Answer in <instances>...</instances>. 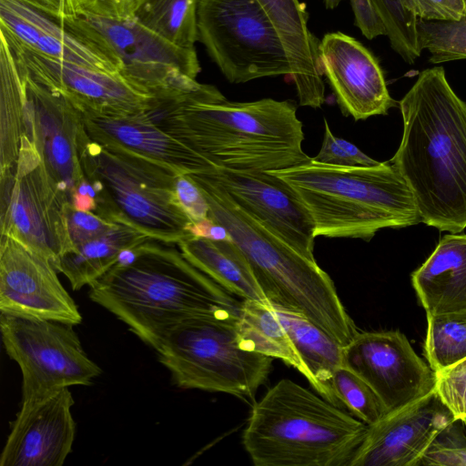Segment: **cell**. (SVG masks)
Wrapping results in <instances>:
<instances>
[{"mask_svg":"<svg viewBox=\"0 0 466 466\" xmlns=\"http://www.w3.org/2000/svg\"><path fill=\"white\" fill-rule=\"evenodd\" d=\"M238 317H195L167 335L157 352L177 387L223 392L255 402L258 390L268 380L273 358L242 348Z\"/></svg>","mask_w":466,"mask_h":466,"instance_id":"8","label":"cell"},{"mask_svg":"<svg viewBox=\"0 0 466 466\" xmlns=\"http://www.w3.org/2000/svg\"><path fill=\"white\" fill-rule=\"evenodd\" d=\"M274 25L289 57L299 105L320 107L325 101L320 40L309 28L299 0H256Z\"/></svg>","mask_w":466,"mask_h":466,"instance_id":"23","label":"cell"},{"mask_svg":"<svg viewBox=\"0 0 466 466\" xmlns=\"http://www.w3.org/2000/svg\"><path fill=\"white\" fill-rule=\"evenodd\" d=\"M186 258L228 292L268 302L251 267L233 239L186 238L177 243Z\"/></svg>","mask_w":466,"mask_h":466,"instance_id":"26","label":"cell"},{"mask_svg":"<svg viewBox=\"0 0 466 466\" xmlns=\"http://www.w3.org/2000/svg\"><path fill=\"white\" fill-rule=\"evenodd\" d=\"M411 282L427 315L465 310L466 234L444 235Z\"/></svg>","mask_w":466,"mask_h":466,"instance_id":"24","label":"cell"},{"mask_svg":"<svg viewBox=\"0 0 466 466\" xmlns=\"http://www.w3.org/2000/svg\"><path fill=\"white\" fill-rule=\"evenodd\" d=\"M342 366L363 379L389 413L436 389V374L399 330L359 332L343 347Z\"/></svg>","mask_w":466,"mask_h":466,"instance_id":"14","label":"cell"},{"mask_svg":"<svg viewBox=\"0 0 466 466\" xmlns=\"http://www.w3.org/2000/svg\"><path fill=\"white\" fill-rule=\"evenodd\" d=\"M80 165L96 192L95 213L167 243L189 238L192 223L175 194L178 175L146 158L92 140L85 127Z\"/></svg>","mask_w":466,"mask_h":466,"instance_id":"7","label":"cell"},{"mask_svg":"<svg viewBox=\"0 0 466 466\" xmlns=\"http://www.w3.org/2000/svg\"><path fill=\"white\" fill-rule=\"evenodd\" d=\"M25 90L16 56L0 35V173L17 159L25 131Z\"/></svg>","mask_w":466,"mask_h":466,"instance_id":"28","label":"cell"},{"mask_svg":"<svg viewBox=\"0 0 466 466\" xmlns=\"http://www.w3.org/2000/svg\"><path fill=\"white\" fill-rule=\"evenodd\" d=\"M177 199L192 222L208 218L209 206L199 187L187 174H178L175 181Z\"/></svg>","mask_w":466,"mask_h":466,"instance_id":"40","label":"cell"},{"mask_svg":"<svg viewBox=\"0 0 466 466\" xmlns=\"http://www.w3.org/2000/svg\"><path fill=\"white\" fill-rule=\"evenodd\" d=\"M137 0H74L76 13L124 19L133 16Z\"/></svg>","mask_w":466,"mask_h":466,"instance_id":"41","label":"cell"},{"mask_svg":"<svg viewBox=\"0 0 466 466\" xmlns=\"http://www.w3.org/2000/svg\"><path fill=\"white\" fill-rule=\"evenodd\" d=\"M420 48L430 53L432 64L466 59V15L456 21L419 19Z\"/></svg>","mask_w":466,"mask_h":466,"instance_id":"33","label":"cell"},{"mask_svg":"<svg viewBox=\"0 0 466 466\" xmlns=\"http://www.w3.org/2000/svg\"><path fill=\"white\" fill-rule=\"evenodd\" d=\"M80 112L86 132L99 144L146 158L177 174L202 171L191 149L154 125L141 112L125 116Z\"/></svg>","mask_w":466,"mask_h":466,"instance_id":"22","label":"cell"},{"mask_svg":"<svg viewBox=\"0 0 466 466\" xmlns=\"http://www.w3.org/2000/svg\"><path fill=\"white\" fill-rule=\"evenodd\" d=\"M291 344L306 370V379L315 390L332 404L341 407L334 395L331 380L342 365L343 347L324 329L305 317L274 306Z\"/></svg>","mask_w":466,"mask_h":466,"instance_id":"25","label":"cell"},{"mask_svg":"<svg viewBox=\"0 0 466 466\" xmlns=\"http://www.w3.org/2000/svg\"><path fill=\"white\" fill-rule=\"evenodd\" d=\"M454 422L434 440L418 466H466V436L455 431Z\"/></svg>","mask_w":466,"mask_h":466,"instance_id":"36","label":"cell"},{"mask_svg":"<svg viewBox=\"0 0 466 466\" xmlns=\"http://www.w3.org/2000/svg\"><path fill=\"white\" fill-rule=\"evenodd\" d=\"M141 114L191 149L201 172L276 171L311 158L302 149V123L289 101L232 102L216 86L199 84L151 96Z\"/></svg>","mask_w":466,"mask_h":466,"instance_id":"1","label":"cell"},{"mask_svg":"<svg viewBox=\"0 0 466 466\" xmlns=\"http://www.w3.org/2000/svg\"><path fill=\"white\" fill-rule=\"evenodd\" d=\"M71 206L77 210L95 212L96 201L89 194L76 192L72 197Z\"/></svg>","mask_w":466,"mask_h":466,"instance_id":"45","label":"cell"},{"mask_svg":"<svg viewBox=\"0 0 466 466\" xmlns=\"http://www.w3.org/2000/svg\"><path fill=\"white\" fill-rule=\"evenodd\" d=\"M331 386L340 405L346 407L350 413L368 426L378 422L389 414L371 387L345 366L341 365L336 370Z\"/></svg>","mask_w":466,"mask_h":466,"instance_id":"32","label":"cell"},{"mask_svg":"<svg viewBox=\"0 0 466 466\" xmlns=\"http://www.w3.org/2000/svg\"><path fill=\"white\" fill-rule=\"evenodd\" d=\"M298 194L316 237L370 240L380 229L421 222L410 188L392 164L341 167L309 161L268 171Z\"/></svg>","mask_w":466,"mask_h":466,"instance_id":"6","label":"cell"},{"mask_svg":"<svg viewBox=\"0 0 466 466\" xmlns=\"http://www.w3.org/2000/svg\"><path fill=\"white\" fill-rule=\"evenodd\" d=\"M342 0H324V5L327 9L336 8Z\"/></svg>","mask_w":466,"mask_h":466,"instance_id":"46","label":"cell"},{"mask_svg":"<svg viewBox=\"0 0 466 466\" xmlns=\"http://www.w3.org/2000/svg\"><path fill=\"white\" fill-rule=\"evenodd\" d=\"M109 42L118 56L120 74L150 96L190 91L200 83L194 49L177 46L132 17L115 19L77 13Z\"/></svg>","mask_w":466,"mask_h":466,"instance_id":"12","label":"cell"},{"mask_svg":"<svg viewBox=\"0 0 466 466\" xmlns=\"http://www.w3.org/2000/svg\"><path fill=\"white\" fill-rule=\"evenodd\" d=\"M0 30L41 55L120 74L112 46L78 15H59L27 0H0Z\"/></svg>","mask_w":466,"mask_h":466,"instance_id":"13","label":"cell"},{"mask_svg":"<svg viewBox=\"0 0 466 466\" xmlns=\"http://www.w3.org/2000/svg\"><path fill=\"white\" fill-rule=\"evenodd\" d=\"M69 388L24 401L0 455L1 466H62L72 451L76 422Z\"/></svg>","mask_w":466,"mask_h":466,"instance_id":"20","label":"cell"},{"mask_svg":"<svg viewBox=\"0 0 466 466\" xmlns=\"http://www.w3.org/2000/svg\"><path fill=\"white\" fill-rule=\"evenodd\" d=\"M435 374V390L443 402L456 419L466 418V359Z\"/></svg>","mask_w":466,"mask_h":466,"instance_id":"37","label":"cell"},{"mask_svg":"<svg viewBox=\"0 0 466 466\" xmlns=\"http://www.w3.org/2000/svg\"><path fill=\"white\" fill-rule=\"evenodd\" d=\"M0 35L34 79L64 95L80 111L109 116L137 114L151 97L119 73L52 58L23 46L3 30Z\"/></svg>","mask_w":466,"mask_h":466,"instance_id":"17","label":"cell"},{"mask_svg":"<svg viewBox=\"0 0 466 466\" xmlns=\"http://www.w3.org/2000/svg\"><path fill=\"white\" fill-rule=\"evenodd\" d=\"M404 8L418 19L456 21L466 15V0H401Z\"/></svg>","mask_w":466,"mask_h":466,"instance_id":"39","label":"cell"},{"mask_svg":"<svg viewBox=\"0 0 466 466\" xmlns=\"http://www.w3.org/2000/svg\"><path fill=\"white\" fill-rule=\"evenodd\" d=\"M151 238L122 224H116L100 238L89 240L64 253L54 264L65 275L74 290L92 285L117 262L126 248Z\"/></svg>","mask_w":466,"mask_h":466,"instance_id":"27","label":"cell"},{"mask_svg":"<svg viewBox=\"0 0 466 466\" xmlns=\"http://www.w3.org/2000/svg\"><path fill=\"white\" fill-rule=\"evenodd\" d=\"M174 243L149 238L136 257L90 285V299L156 351L178 324L199 316L239 314L241 301L196 268Z\"/></svg>","mask_w":466,"mask_h":466,"instance_id":"3","label":"cell"},{"mask_svg":"<svg viewBox=\"0 0 466 466\" xmlns=\"http://www.w3.org/2000/svg\"><path fill=\"white\" fill-rule=\"evenodd\" d=\"M368 425L283 379L254 402L242 441L256 466H350Z\"/></svg>","mask_w":466,"mask_h":466,"instance_id":"5","label":"cell"},{"mask_svg":"<svg viewBox=\"0 0 466 466\" xmlns=\"http://www.w3.org/2000/svg\"><path fill=\"white\" fill-rule=\"evenodd\" d=\"M16 59L25 90L24 134L33 141L47 173L71 205L73 195L86 179L79 157L82 114L64 95L34 79Z\"/></svg>","mask_w":466,"mask_h":466,"instance_id":"15","label":"cell"},{"mask_svg":"<svg viewBox=\"0 0 466 466\" xmlns=\"http://www.w3.org/2000/svg\"><path fill=\"white\" fill-rule=\"evenodd\" d=\"M203 192L208 218L222 225L246 256L268 303L299 314L342 346L359 333L330 277L242 210L203 173L187 174Z\"/></svg>","mask_w":466,"mask_h":466,"instance_id":"4","label":"cell"},{"mask_svg":"<svg viewBox=\"0 0 466 466\" xmlns=\"http://www.w3.org/2000/svg\"><path fill=\"white\" fill-rule=\"evenodd\" d=\"M0 186L1 236L16 239L53 265L72 249L66 218L68 203L25 134L15 164L0 175Z\"/></svg>","mask_w":466,"mask_h":466,"instance_id":"11","label":"cell"},{"mask_svg":"<svg viewBox=\"0 0 466 466\" xmlns=\"http://www.w3.org/2000/svg\"><path fill=\"white\" fill-rule=\"evenodd\" d=\"M56 271L47 258L1 236L0 311L80 324L77 305Z\"/></svg>","mask_w":466,"mask_h":466,"instance_id":"18","label":"cell"},{"mask_svg":"<svg viewBox=\"0 0 466 466\" xmlns=\"http://www.w3.org/2000/svg\"><path fill=\"white\" fill-rule=\"evenodd\" d=\"M132 18L177 46L195 48L197 0H137Z\"/></svg>","mask_w":466,"mask_h":466,"instance_id":"30","label":"cell"},{"mask_svg":"<svg viewBox=\"0 0 466 466\" xmlns=\"http://www.w3.org/2000/svg\"><path fill=\"white\" fill-rule=\"evenodd\" d=\"M355 25L362 35L371 40L386 35V27L377 13L371 0H350Z\"/></svg>","mask_w":466,"mask_h":466,"instance_id":"42","label":"cell"},{"mask_svg":"<svg viewBox=\"0 0 466 466\" xmlns=\"http://www.w3.org/2000/svg\"><path fill=\"white\" fill-rule=\"evenodd\" d=\"M237 328L243 349L281 360L306 377L305 368L268 302L243 299Z\"/></svg>","mask_w":466,"mask_h":466,"instance_id":"29","label":"cell"},{"mask_svg":"<svg viewBox=\"0 0 466 466\" xmlns=\"http://www.w3.org/2000/svg\"><path fill=\"white\" fill-rule=\"evenodd\" d=\"M34 5H36L48 11L64 15H75L76 7L74 0H27Z\"/></svg>","mask_w":466,"mask_h":466,"instance_id":"44","label":"cell"},{"mask_svg":"<svg viewBox=\"0 0 466 466\" xmlns=\"http://www.w3.org/2000/svg\"><path fill=\"white\" fill-rule=\"evenodd\" d=\"M201 173L219 185L242 210L299 253L316 260L314 221L284 179L268 171L217 168Z\"/></svg>","mask_w":466,"mask_h":466,"instance_id":"16","label":"cell"},{"mask_svg":"<svg viewBox=\"0 0 466 466\" xmlns=\"http://www.w3.org/2000/svg\"><path fill=\"white\" fill-rule=\"evenodd\" d=\"M425 356L434 372L466 359V309L427 315Z\"/></svg>","mask_w":466,"mask_h":466,"instance_id":"31","label":"cell"},{"mask_svg":"<svg viewBox=\"0 0 466 466\" xmlns=\"http://www.w3.org/2000/svg\"><path fill=\"white\" fill-rule=\"evenodd\" d=\"M400 144L390 160L414 197L421 222L440 231L466 228V101L442 66L421 71L400 101Z\"/></svg>","mask_w":466,"mask_h":466,"instance_id":"2","label":"cell"},{"mask_svg":"<svg viewBox=\"0 0 466 466\" xmlns=\"http://www.w3.org/2000/svg\"><path fill=\"white\" fill-rule=\"evenodd\" d=\"M187 231L189 236L192 238H204L213 240L231 239L225 227L213 221L209 218L200 221L192 222L189 225Z\"/></svg>","mask_w":466,"mask_h":466,"instance_id":"43","label":"cell"},{"mask_svg":"<svg viewBox=\"0 0 466 466\" xmlns=\"http://www.w3.org/2000/svg\"><path fill=\"white\" fill-rule=\"evenodd\" d=\"M198 40L228 81L290 76L283 44L256 0H197Z\"/></svg>","mask_w":466,"mask_h":466,"instance_id":"9","label":"cell"},{"mask_svg":"<svg viewBox=\"0 0 466 466\" xmlns=\"http://www.w3.org/2000/svg\"><path fill=\"white\" fill-rule=\"evenodd\" d=\"M461 421H462V424H463V426H464V428L466 430V418L462 419Z\"/></svg>","mask_w":466,"mask_h":466,"instance_id":"47","label":"cell"},{"mask_svg":"<svg viewBox=\"0 0 466 466\" xmlns=\"http://www.w3.org/2000/svg\"><path fill=\"white\" fill-rule=\"evenodd\" d=\"M66 218L72 249L100 238L117 224L103 218L93 211L77 210L70 204L66 205Z\"/></svg>","mask_w":466,"mask_h":466,"instance_id":"38","label":"cell"},{"mask_svg":"<svg viewBox=\"0 0 466 466\" xmlns=\"http://www.w3.org/2000/svg\"><path fill=\"white\" fill-rule=\"evenodd\" d=\"M319 52L323 74L345 116L364 120L386 115L396 105L379 61L357 39L341 32L328 33L320 40Z\"/></svg>","mask_w":466,"mask_h":466,"instance_id":"21","label":"cell"},{"mask_svg":"<svg viewBox=\"0 0 466 466\" xmlns=\"http://www.w3.org/2000/svg\"><path fill=\"white\" fill-rule=\"evenodd\" d=\"M73 324L0 313L5 352L22 373V402L92 384L102 370L85 352Z\"/></svg>","mask_w":466,"mask_h":466,"instance_id":"10","label":"cell"},{"mask_svg":"<svg viewBox=\"0 0 466 466\" xmlns=\"http://www.w3.org/2000/svg\"><path fill=\"white\" fill-rule=\"evenodd\" d=\"M387 31L390 44L406 63L413 64L421 54L417 24L401 0H371Z\"/></svg>","mask_w":466,"mask_h":466,"instance_id":"34","label":"cell"},{"mask_svg":"<svg viewBox=\"0 0 466 466\" xmlns=\"http://www.w3.org/2000/svg\"><path fill=\"white\" fill-rule=\"evenodd\" d=\"M324 138L319 152L313 160L341 167H374L378 162L365 155L352 143L336 137L324 118Z\"/></svg>","mask_w":466,"mask_h":466,"instance_id":"35","label":"cell"},{"mask_svg":"<svg viewBox=\"0 0 466 466\" xmlns=\"http://www.w3.org/2000/svg\"><path fill=\"white\" fill-rule=\"evenodd\" d=\"M457 419L436 390L369 425L350 466H418Z\"/></svg>","mask_w":466,"mask_h":466,"instance_id":"19","label":"cell"}]
</instances>
